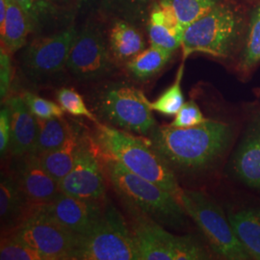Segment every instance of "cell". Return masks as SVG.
<instances>
[{
    "mask_svg": "<svg viewBox=\"0 0 260 260\" xmlns=\"http://www.w3.org/2000/svg\"><path fill=\"white\" fill-rule=\"evenodd\" d=\"M149 138L176 175H192L213 167L223 156L233 139V129L223 121L208 119L187 128L157 124Z\"/></svg>",
    "mask_w": 260,
    "mask_h": 260,
    "instance_id": "cell-1",
    "label": "cell"
},
{
    "mask_svg": "<svg viewBox=\"0 0 260 260\" xmlns=\"http://www.w3.org/2000/svg\"><path fill=\"white\" fill-rule=\"evenodd\" d=\"M93 139L103 152L121 162L133 174L163 188L181 204L183 189L179 186L177 175L159 155L149 137L99 121L95 122Z\"/></svg>",
    "mask_w": 260,
    "mask_h": 260,
    "instance_id": "cell-2",
    "label": "cell"
},
{
    "mask_svg": "<svg viewBox=\"0 0 260 260\" xmlns=\"http://www.w3.org/2000/svg\"><path fill=\"white\" fill-rule=\"evenodd\" d=\"M99 151L106 177L126 205L138 209L164 226L183 228L187 213L174 196L133 174L111 155L100 149Z\"/></svg>",
    "mask_w": 260,
    "mask_h": 260,
    "instance_id": "cell-3",
    "label": "cell"
},
{
    "mask_svg": "<svg viewBox=\"0 0 260 260\" xmlns=\"http://www.w3.org/2000/svg\"><path fill=\"white\" fill-rule=\"evenodd\" d=\"M93 111L106 124L132 134L149 137L157 126L144 93L126 83H111L93 95Z\"/></svg>",
    "mask_w": 260,
    "mask_h": 260,
    "instance_id": "cell-4",
    "label": "cell"
},
{
    "mask_svg": "<svg viewBox=\"0 0 260 260\" xmlns=\"http://www.w3.org/2000/svg\"><path fill=\"white\" fill-rule=\"evenodd\" d=\"M128 206L137 260L210 259L209 251L192 235L170 233L164 225Z\"/></svg>",
    "mask_w": 260,
    "mask_h": 260,
    "instance_id": "cell-5",
    "label": "cell"
},
{
    "mask_svg": "<svg viewBox=\"0 0 260 260\" xmlns=\"http://www.w3.org/2000/svg\"><path fill=\"white\" fill-rule=\"evenodd\" d=\"M181 205L219 256L230 260L252 259L223 208L202 191L183 190Z\"/></svg>",
    "mask_w": 260,
    "mask_h": 260,
    "instance_id": "cell-6",
    "label": "cell"
},
{
    "mask_svg": "<svg viewBox=\"0 0 260 260\" xmlns=\"http://www.w3.org/2000/svg\"><path fill=\"white\" fill-rule=\"evenodd\" d=\"M72 260H137L130 226L110 201L93 230L77 236Z\"/></svg>",
    "mask_w": 260,
    "mask_h": 260,
    "instance_id": "cell-7",
    "label": "cell"
},
{
    "mask_svg": "<svg viewBox=\"0 0 260 260\" xmlns=\"http://www.w3.org/2000/svg\"><path fill=\"white\" fill-rule=\"evenodd\" d=\"M239 31V20L229 5L217 3L213 9L184 30L182 61L194 53L228 58L233 51Z\"/></svg>",
    "mask_w": 260,
    "mask_h": 260,
    "instance_id": "cell-8",
    "label": "cell"
},
{
    "mask_svg": "<svg viewBox=\"0 0 260 260\" xmlns=\"http://www.w3.org/2000/svg\"><path fill=\"white\" fill-rule=\"evenodd\" d=\"M13 233L46 260H72L77 243V235L60 223L44 205L35 206L24 223Z\"/></svg>",
    "mask_w": 260,
    "mask_h": 260,
    "instance_id": "cell-9",
    "label": "cell"
},
{
    "mask_svg": "<svg viewBox=\"0 0 260 260\" xmlns=\"http://www.w3.org/2000/svg\"><path fill=\"white\" fill-rule=\"evenodd\" d=\"M99 147L93 139L84 135L75 166L59 181L60 192L78 199L95 202L106 200L105 173Z\"/></svg>",
    "mask_w": 260,
    "mask_h": 260,
    "instance_id": "cell-10",
    "label": "cell"
},
{
    "mask_svg": "<svg viewBox=\"0 0 260 260\" xmlns=\"http://www.w3.org/2000/svg\"><path fill=\"white\" fill-rule=\"evenodd\" d=\"M76 35L75 26H70L55 34L33 40L21 58L25 74L38 79L60 73L67 67Z\"/></svg>",
    "mask_w": 260,
    "mask_h": 260,
    "instance_id": "cell-11",
    "label": "cell"
},
{
    "mask_svg": "<svg viewBox=\"0 0 260 260\" xmlns=\"http://www.w3.org/2000/svg\"><path fill=\"white\" fill-rule=\"evenodd\" d=\"M67 68L79 80H93L109 74L111 57L103 35L93 26L77 33L71 47Z\"/></svg>",
    "mask_w": 260,
    "mask_h": 260,
    "instance_id": "cell-12",
    "label": "cell"
},
{
    "mask_svg": "<svg viewBox=\"0 0 260 260\" xmlns=\"http://www.w3.org/2000/svg\"><path fill=\"white\" fill-rule=\"evenodd\" d=\"M106 201H87L60 193L53 202L44 206L68 230L77 236H83L103 218Z\"/></svg>",
    "mask_w": 260,
    "mask_h": 260,
    "instance_id": "cell-13",
    "label": "cell"
},
{
    "mask_svg": "<svg viewBox=\"0 0 260 260\" xmlns=\"http://www.w3.org/2000/svg\"><path fill=\"white\" fill-rule=\"evenodd\" d=\"M18 158L13 177L29 202L35 206L53 202L61 193L59 182L48 174L40 157L27 153Z\"/></svg>",
    "mask_w": 260,
    "mask_h": 260,
    "instance_id": "cell-14",
    "label": "cell"
},
{
    "mask_svg": "<svg viewBox=\"0 0 260 260\" xmlns=\"http://www.w3.org/2000/svg\"><path fill=\"white\" fill-rule=\"evenodd\" d=\"M233 170L244 184L260 191V111L251 119L233 155Z\"/></svg>",
    "mask_w": 260,
    "mask_h": 260,
    "instance_id": "cell-15",
    "label": "cell"
},
{
    "mask_svg": "<svg viewBox=\"0 0 260 260\" xmlns=\"http://www.w3.org/2000/svg\"><path fill=\"white\" fill-rule=\"evenodd\" d=\"M5 105L9 108L11 118L10 152L16 157L25 155L32 150L37 138V118L29 110L21 95L10 98Z\"/></svg>",
    "mask_w": 260,
    "mask_h": 260,
    "instance_id": "cell-16",
    "label": "cell"
},
{
    "mask_svg": "<svg viewBox=\"0 0 260 260\" xmlns=\"http://www.w3.org/2000/svg\"><path fill=\"white\" fill-rule=\"evenodd\" d=\"M32 205L23 194L13 175H1L0 220L2 234L17 231L33 211Z\"/></svg>",
    "mask_w": 260,
    "mask_h": 260,
    "instance_id": "cell-17",
    "label": "cell"
},
{
    "mask_svg": "<svg viewBox=\"0 0 260 260\" xmlns=\"http://www.w3.org/2000/svg\"><path fill=\"white\" fill-rule=\"evenodd\" d=\"M82 137V131L74 126L69 137L59 148L40 156L43 166L58 182L75 166Z\"/></svg>",
    "mask_w": 260,
    "mask_h": 260,
    "instance_id": "cell-18",
    "label": "cell"
},
{
    "mask_svg": "<svg viewBox=\"0 0 260 260\" xmlns=\"http://www.w3.org/2000/svg\"><path fill=\"white\" fill-rule=\"evenodd\" d=\"M146 47L144 36L129 21L118 19L109 32V50L118 62H128Z\"/></svg>",
    "mask_w": 260,
    "mask_h": 260,
    "instance_id": "cell-19",
    "label": "cell"
},
{
    "mask_svg": "<svg viewBox=\"0 0 260 260\" xmlns=\"http://www.w3.org/2000/svg\"><path fill=\"white\" fill-rule=\"evenodd\" d=\"M7 16L0 26L1 47L9 53H14L25 46L28 34L32 31L34 24L15 0H7Z\"/></svg>",
    "mask_w": 260,
    "mask_h": 260,
    "instance_id": "cell-20",
    "label": "cell"
},
{
    "mask_svg": "<svg viewBox=\"0 0 260 260\" xmlns=\"http://www.w3.org/2000/svg\"><path fill=\"white\" fill-rule=\"evenodd\" d=\"M229 219L251 258L260 260V209H242L230 214Z\"/></svg>",
    "mask_w": 260,
    "mask_h": 260,
    "instance_id": "cell-21",
    "label": "cell"
},
{
    "mask_svg": "<svg viewBox=\"0 0 260 260\" xmlns=\"http://www.w3.org/2000/svg\"><path fill=\"white\" fill-rule=\"evenodd\" d=\"M37 138L29 153H33L39 157L59 148L74 128V125H71L63 117L47 120L37 118Z\"/></svg>",
    "mask_w": 260,
    "mask_h": 260,
    "instance_id": "cell-22",
    "label": "cell"
},
{
    "mask_svg": "<svg viewBox=\"0 0 260 260\" xmlns=\"http://www.w3.org/2000/svg\"><path fill=\"white\" fill-rule=\"evenodd\" d=\"M172 55L173 52L150 45V47L126 62V68L135 78L146 80L157 75L167 65Z\"/></svg>",
    "mask_w": 260,
    "mask_h": 260,
    "instance_id": "cell-23",
    "label": "cell"
},
{
    "mask_svg": "<svg viewBox=\"0 0 260 260\" xmlns=\"http://www.w3.org/2000/svg\"><path fill=\"white\" fill-rule=\"evenodd\" d=\"M159 0H103L104 13L129 22L139 20L150 13Z\"/></svg>",
    "mask_w": 260,
    "mask_h": 260,
    "instance_id": "cell-24",
    "label": "cell"
},
{
    "mask_svg": "<svg viewBox=\"0 0 260 260\" xmlns=\"http://www.w3.org/2000/svg\"><path fill=\"white\" fill-rule=\"evenodd\" d=\"M184 62L185 61H182L179 66L174 83L156 101L150 103V108L152 111L158 112L165 116H174L185 103L181 89V81L184 74Z\"/></svg>",
    "mask_w": 260,
    "mask_h": 260,
    "instance_id": "cell-25",
    "label": "cell"
},
{
    "mask_svg": "<svg viewBox=\"0 0 260 260\" xmlns=\"http://www.w3.org/2000/svg\"><path fill=\"white\" fill-rule=\"evenodd\" d=\"M260 61V4L251 12L248 36L240 59L242 72H249Z\"/></svg>",
    "mask_w": 260,
    "mask_h": 260,
    "instance_id": "cell-26",
    "label": "cell"
},
{
    "mask_svg": "<svg viewBox=\"0 0 260 260\" xmlns=\"http://www.w3.org/2000/svg\"><path fill=\"white\" fill-rule=\"evenodd\" d=\"M169 4L183 27L202 18L217 5V0H159Z\"/></svg>",
    "mask_w": 260,
    "mask_h": 260,
    "instance_id": "cell-27",
    "label": "cell"
},
{
    "mask_svg": "<svg viewBox=\"0 0 260 260\" xmlns=\"http://www.w3.org/2000/svg\"><path fill=\"white\" fill-rule=\"evenodd\" d=\"M0 259L46 260L39 251L21 241L13 233L2 234Z\"/></svg>",
    "mask_w": 260,
    "mask_h": 260,
    "instance_id": "cell-28",
    "label": "cell"
},
{
    "mask_svg": "<svg viewBox=\"0 0 260 260\" xmlns=\"http://www.w3.org/2000/svg\"><path fill=\"white\" fill-rule=\"evenodd\" d=\"M57 101L64 111L75 116L84 117L89 121L99 122V118L91 111L84 102L81 94L73 88H61L56 93Z\"/></svg>",
    "mask_w": 260,
    "mask_h": 260,
    "instance_id": "cell-29",
    "label": "cell"
},
{
    "mask_svg": "<svg viewBox=\"0 0 260 260\" xmlns=\"http://www.w3.org/2000/svg\"><path fill=\"white\" fill-rule=\"evenodd\" d=\"M148 33L151 46L161 47L173 53L178 47H181L183 35L163 24L149 20Z\"/></svg>",
    "mask_w": 260,
    "mask_h": 260,
    "instance_id": "cell-30",
    "label": "cell"
},
{
    "mask_svg": "<svg viewBox=\"0 0 260 260\" xmlns=\"http://www.w3.org/2000/svg\"><path fill=\"white\" fill-rule=\"evenodd\" d=\"M21 98L24 103H26L29 110L38 119L47 120L57 117H63L64 115L65 111L60 106V104H56L55 103L41 98L35 93L25 92L21 94Z\"/></svg>",
    "mask_w": 260,
    "mask_h": 260,
    "instance_id": "cell-31",
    "label": "cell"
},
{
    "mask_svg": "<svg viewBox=\"0 0 260 260\" xmlns=\"http://www.w3.org/2000/svg\"><path fill=\"white\" fill-rule=\"evenodd\" d=\"M175 116V120L170 125L180 128L197 126L208 120L205 118L198 104L193 101L184 103Z\"/></svg>",
    "mask_w": 260,
    "mask_h": 260,
    "instance_id": "cell-32",
    "label": "cell"
},
{
    "mask_svg": "<svg viewBox=\"0 0 260 260\" xmlns=\"http://www.w3.org/2000/svg\"><path fill=\"white\" fill-rule=\"evenodd\" d=\"M35 24L47 18L53 10L51 0H15Z\"/></svg>",
    "mask_w": 260,
    "mask_h": 260,
    "instance_id": "cell-33",
    "label": "cell"
},
{
    "mask_svg": "<svg viewBox=\"0 0 260 260\" xmlns=\"http://www.w3.org/2000/svg\"><path fill=\"white\" fill-rule=\"evenodd\" d=\"M12 83V62L9 52L1 47L0 52V98L1 101L6 99Z\"/></svg>",
    "mask_w": 260,
    "mask_h": 260,
    "instance_id": "cell-34",
    "label": "cell"
},
{
    "mask_svg": "<svg viewBox=\"0 0 260 260\" xmlns=\"http://www.w3.org/2000/svg\"><path fill=\"white\" fill-rule=\"evenodd\" d=\"M11 137V118L9 108L4 105L0 111V153L4 156L7 149H9Z\"/></svg>",
    "mask_w": 260,
    "mask_h": 260,
    "instance_id": "cell-35",
    "label": "cell"
},
{
    "mask_svg": "<svg viewBox=\"0 0 260 260\" xmlns=\"http://www.w3.org/2000/svg\"><path fill=\"white\" fill-rule=\"evenodd\" d=\"M61 1H63V0H51V2L54 4V3H58V2H61Z\"/></svg>",
    "mask_w": 260,
    "mask_h": 260,
    "instance_id": "cell-36",
    "label": "cell"
}]
</instances>
